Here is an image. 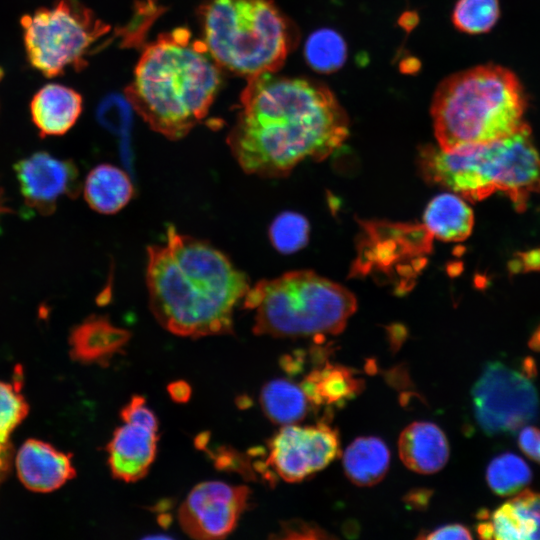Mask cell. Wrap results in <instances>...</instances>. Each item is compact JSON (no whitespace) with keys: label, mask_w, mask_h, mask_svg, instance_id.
I'll return each mask as SVG.
<instances>
[{"label":"cell","mask_w":540,"mask_h":540,"mask_svg":"<svg viewBox=\"0 0 540 540\" xmlns=\"http://www.w3.org/2000/svg\"><path fill=\"white\" fill-rule=\"evenodd\" d=\"M203 44L217 63L248 79L275 73L293 41L271 0H207L200 9Z\"/></svg>","instance_id":"7"},{"label":"cell","mask_w":540,"mask_h":540,"mask_svg":"<svg viewBox=\"0 0 540 540\" xmlns=\"http://www.w3.org/2000/svg\"><path fill=\"white\" fill-rule=\"evenodd\" d=\"M533 460L537 461L540 463V441L536 447V450H535V455H534V458Z\"/></svg>","instance_id":"36"},{"label":"cell","mask_w":540,"mask_h":540,"mask_svg":"<svg viewBox=\"0 0 540 540\" xmlns=\"http://www.w3.org/2000/svg\"><path fill=\"white\" fill-rule=\"evenodd\" d=\"M120 415L123 424L108 444V462L114 477L135 482L147 474L155 459L158 419L141 396L132 397Z\"/></svg>","instance_id":"12"},{"label":"cell","mask_w":540,"mask_h":540,"mask_svg":"<svg viewBox=\"0 0 540 540\" xmlns=\"http://www.w3.org/2000/svg\"><path fill=\"white\" fill-rule=\"evenodd\" d=\"M309 236L307 220L295 212L279 214L272 222L269 237L273 246L282 253H293L305 246Z\"/></svg>","instance_id":"27"},{"label":"cell","mask_w":540,"mask_h":540,"mask_svg":"<svg viewBox=\"0 0 540 540\" xmlns=\"http://www.w3.org/2000/svg\"><path fill=\"white\" fill-rule=\"evenodd\" d=\"M526 108L524 88L507 68L486 64L451 75L432 99L438 146L453 151L510 136L526 125Z\"/></svg>","instance_id":"4"},{"label":"cell","mask_w":540,"mask_h":540,"mask_svg":"<svg viewBox=\"0 0 540 540\" xmlns=\"http://www.w3.org/2000/svg\"><path fill=\"white\" fill-rule=\"evenodd\" d=\"M348 133V117L325 85L264 73L248 79L227 143L244 172L279 178L306 159L326 158Z\"/></svg>","instance_id":"1"},{"label":"cell","mask_w":540,"mask_h":540,"mask_svg":"<svg viewBox=\"0 0 540 540\" xmlns=\"http://www.w3.org/2000/svg\"><path fill=\"white\" fill-rule=\"evenodd\" d=\"M130 103L120 95H107L98 105L97 119L105 127L117 131L128 127Z\"/></svg>","instance_id":"29"},{"label":"cell","mask_w":540,"mask_h":540,"mask_svg":"<svg viewBox=\"0 0 540 540\" xmlns=\"http://www.w3.org/2000/svg\"><path fill=\"white\" fill-rule=\"evenodd\" d=\"M482 539L540 540V493L523 490L492 512H479Z\"/></svg>","instance_id":"14"},{"label":"cell","mask_w":540,"mask_h":540,"mask_svg":"<svg viewBox=\"0 0 540 540\" xmlns=\"http://www.w3.org/2000/svg\"><path fill=\"white\" fill-rule=\"evenodd\" d=\"M399 456L404 465L420 474L441 470L449 458V444L444 432L434 423L413 422L400 434Z\"/></svg>","instance_id":"17"},{"label":"cell","mask_w":540,"mask_h":540,"mask_svg":"<svg viewBox=\"0 0 540 540\" xmlns=\"http://www.w3.org/2000/svg\"><path fill=\"white\" fill-rule=\"evenodd\" d=\"M30 65L48 78L84 68L110 27L78 0H56L21 18Z\"/></svg>","instance_id":"8"},{"label":"cell","mask_w":540,"mask_h":540,"mask_svg":"<svg viewBox=\"0 0 540 540\" xmlns=\"http://www.w3.org/2000/svg\"><path fill=\"white\" fill-rule=\"evenodd\" d=\"M83 193L87 204L94 211L114 214L129 203L134 189L123 170L111 164H100L87 175Z\"/></svg>","instance_id":"20"},{"label":"cell","mask_w":540,"mask_h":540,"mask_svg":"<svg viewBox=\"0 0 540 540\" xmlns=\"http://www.w3.org/2000/svg\"><path fill=\"white\" fill-rule=\"evenodd\" d=\"M82 108V96L57 83L40 88L30 103L31 118L41 137L68 132L80 117Z\"/></svg>","instance_id":"16"},{"label":"cell","mask_w":540,"mask_h":540,"mask_svg":"<svg viewBox=\"0 0 540 540\" xmlns=\"http://www.w3.org/2000/svg\"><path fill=\"white\" fill-rule=\"evenodd\" d=\"M28 413V405L19 386L0 381V443H7L11 432Z\"/></svg>","instance_id":"28"},{"label":"cell","mask_w":540,"mask_h":540,"mask_svg":"<svg viewBox=\"0 0 540 540\" xmlns=\"http://www.w3.org/2000/svg\"><path fill=\"white\" fill-rule=\"evenodd\" d=\"M16 469L23 485L35 492L58 489L75 475L70 455L32 439L18 450Z\"/></svg>","instance_id":"15"},{"label":"cell","mask_w":540,"mask_h":540,"mask_svg":"<svg viewBox=\"0 0 540 540\" xmlns=\"http://www.w3.org/2000/svg\"><path fill=\"white\" fill-rule=\"evenodd\" d=\"M419 166L426 180L479 201L496 191L505 193L518 211L540 191V155L526 124L505 138L445 151L425 146Z\"/></svg>","instance_id":"5"},{"label":"cell","mask_w":540,"mask_h":540,"mask_svg":"<svg viewBox=\"0 0 540 540\" xmlns=\"http://www.w3.org/2000/svg\"><path fill=\"white\" fill-rule=\"evenodd\" d=\"M14 170L24 203L32 212L49 215L61 198L79 194V173L71 160L39 151L19 160Z\"/></svg>","instance_id":"13"},{"label":"cell","mask_w":540,"mask_h":540,"mask_svg":"<svg viewBox=\"0 0 540 540\" xmlns=\"http://www.w3.org/2000/svg\"><path fill=\"white\" fill-rule=\"evenodd\" d=\"M472 209L455 194L443 193L434 197L424 212V227L442 241H463L472 232Z\"/></svg>","instance_id":"21"},{"label":"cell","mask_w":540,"mask_h":540,"mask_svg":"<svg viewBox=\"0 0 540 540\" xmlns=\"http://www.w3.org/2000/svg\"><path fill=\"white\" fill-rule=\"evenodd\" d=\"M266 466L286 482H299L324 469L340 452L337 430L324 422L284 425L271 439Z\"/></svg>","instance_id":"10"},{"label":"cell","mask_w":540,"mask_h":540,"mask_svg":"<svg viewBox=\"0 0 540 540\" xmlns=\"http://www.w3.org/2000/svg\"><path fill=\"white\" fill-rule=\"evenodd\" d=\"M250 490L219 481L196 485L179 509V523L195 539L226 537L248 506Z\"/></svg>","instance_id":"11"},{"label":"cell","mask_w":540,"mask_h":540,"mask_svg":"<svg viewBox=\"0 0 540 540\" xmlns=\"http://www.w3.org/2000/svg\"><path fill=\"white\" fill-rule=\"evenodd\" d=\"M12 208L8 205V199L6 198L3 189H0V220L4 215L12 213Z\"/></svg>","instance_id":"34"},{"label":"cell","mask_w":540,"mask_h":540,"mask_svg":"<svg viewBox=\"0 0 540 540\" xmlns=\"http://www.w3.org/2000/svg\"><path fill=\"white\" fill-rule=\"evenodd\" d=\"M421 539H471L467 527L461 524H447L418 536Z\"/></svg>","instance_id":"31"},{"label":"cell","mask_w":540,"mask_h":540,"mask_svg":"<svg viewBox=\"0 0 540 540\" xmlns=\"http://www.w3.org/2000/svg\"><path fill=\"white\" fill-rule=\"evenodd\" d=\"M278 538L283 539H326L329 535L318 525L301 520H291L282 524Z\"/></svg>","instance_id":"30"},{"label":"cell","mask_w":540,"mask_h":540,"mask_svg":"<svg viewBox=\"0 0 540 540\" xmlns=\"http://www.w3.org/2000/svg\"><path fill=\"white\" fill-rule=\"evenodd\" d=\"M474 416L489 434L514 432L533 420L538 394L526 373L495 361L488 363L472 389Z\"/></svg>","instance_id":"9"},{"label":"cell","mask_w":540,"mask_h":540,"mask_svg":"<svg viewBox=\"0 0 540 540\" xmlns=\"http://www.w3.org/2000/svg\"><path fill=\"white\" fill-rule=\"evenodd\" d=\"M145 278L159 324L194 338L232 332L234 309L250 288L223 252L174 227L165 243L147 249Z\"/></svg>","instance_id":"2"},{"label":"cell","mask_w":540,"mask_h":540,"mask_svg":"<svg viewBox=\"0 0 540 540\" xmlns=\"http://www.w3.org/2000/svg\"><path fill=\"white\" fill-rule=\"evenodd\" d=\"M219 68L202 41L176 28L144 48L126 98L151 129L177 140L207 115L221 85Z\"/></svg>","instance_id":"3"},{"label":"cell","mask_w":540,"mask_h":540,"mask_svg":"<svg viewBox=\"0 0 540 540\" xmlns=\"http://www.w3.org/2000/svg\"><path fill=\"white\" fill-rule=\"evenodd\" d=\"M310 67L321 73H331L341 68L347 57V47L342 36L330 28L314 31L304 48Z\"/></svg>","instance_id":"24"},{"label":"cell","mask_w":540,"mask_h":540,"mask_svg":"<svg viewBox=\"0 0 540 540\" xmlns=\"http://www.w3.org/2000/svg\"><path fill=\"white\" fill-rule=\"evenodd\" d=\"M243 304L254 311V333L273 337L336 335L357 308L351 291L309 270L257 282Z\"/></svg>","instance_id":"6"},{"label":"cell","mask_w":540,"mask_h":540,"mask_svg":"<svg viewBox=\"0 0 540 540\" xmlns=\"http://www.w3.org/2000/svg\"><path fill=\"white\" fill-rule=\"evenodd\" d=\"M309 404L317 409L341 407L363 389L352 369L326 363L311 371L300 384Z\"/></svg>","instance_id":"19"},{"label":"cell","mask_w":540,"mask_h":540,"mask_svg":"<svg viewBox=\"0 0 540 540\" xmlns=\"http://www.w3.org/2000/svg\"><path fill=\"white\" fill-rule=\"evenodd\" d=\"M129 332L110 323L104 316H91L75 326L69 343L71 355L84 363H103L127 343Z\"/></svg>","instance_id":"18"},{"label":"cell","mask_w":540,"mask_h":540,"mask_svg":"<svg viewBox=\"0 0 540 540\" xmlns=\"http://www.w3.org/2000/svg\"><path fill=\"white\" fill-rule=\"evenodd\" d=\"M532 473L528 464L513 453H502L488 465L486 480L493 492L509 496L520 492L530 483Z\"/></svg>","instance_id":"25"},{"label":"cell","mask_w":540,"mask_h":540,"mask_svg":"<svg viewBox=\"0 0 540 540\" xmlns=\"http://www.w3.org/2000/svg\"><path fill=\"white\" fill-rule=\"evenodd\" d=\"M10 451L7 443H0V481L8 468Z\"/></svg>","instance_id":"33"},{"label":"cell","mask_w":540,"mask_h":540,"mask_svg":"<svg viewBox=\"0 0 540 540\" xmlns=\"http://www.w3.org/2000/svg\"><path fill=\"white\" fill-rule=\"evenodd\" d=\"M499 15L498 0H458L452 13V22L464 33L481 34L495 26Z\"/></svg>","instance_id":"26"},{"label":"cell","mask_w":540,"mask_h":540,"mask_svg":"<svg viewBox=\"0 0 540 540\" xmlns=\"http://www.w3.org/2000/svg\"><path fill=\"white\" fill-rule=\"evenodd\" d=\"M529 347L534 351H540V326L536 329L529 340Z\"/></svg>","instance_id":"35"},{"label":"cell","mask_w":540,"mask_h":540,"mask_svg":"<svg viewBox=\"0 0 540 540\" xmlns=\"http://www.w3.org/2000/svg\"><path fill=\"white\" fill-rule=\"evenodd\" d=\"M168 391L171 397L177 402H185L189 399L191 389L183 381L173 382L169 385Z\"/></svg>","instance_id":"32"},{"label":"cell","mask_w":540,"mask_h":540,"mask_svg":"<svg viewBox=\"0 0 540 540\" xmlns=\"http://www.w3.org/2000/svg\"><path fill=\"white\" fill-rule=\"evenodd\" d=\"M390 463L387 445L378 437L356 438L345 450L343 467L349 480L358 486H372L386 475Z\"/></svg>","instance_id":"22"},{"label":"cell","mask_w":540,"mask_h":540,"mask_svg":"<svg viewBox=\"0 0 540 540\" xmlns=\"http://www.w3.org/2000/svg\"><path fill=\"white\" fill-rule=\"evenodd\" d=\"M260 402L265 415L281 425L302 420L310 405L302 387L285 379L266 383L260 394Z\"/></svg>","instance_id":"23"}]
</instances>
